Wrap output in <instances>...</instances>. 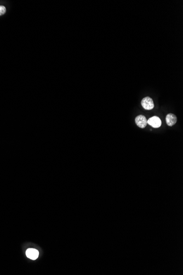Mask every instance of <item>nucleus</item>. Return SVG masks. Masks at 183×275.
Instances as JSON below:
<instances>
[{"label":"nucleus","instance_id":"7ed1b4c3","mask_svg":"<svg viewBox=\"0 0 183 275\" xmlns=\"http://www.w3.org/2000/svg\"><path fill=\"white\" fill-rule=\"evenodd\" d=\"M147 124L154 128H158L161 125V120L160 117H152L149 119L147 120Z\"/></svg>","mask_w":183,"mask_h":275},{"label":"nucleus","instance_id":"f257e3e1","mask_svg":"<svg viewBox=\"0 0 183 275\" xmlns=\"http://www.w3.org/2000/svg\"><path fill=\"white\" fill-rule=\"evenodd\" d=\"M141 104L142 107L146 110H151L154 107V103L152 99L149 97L144 98L142 101Z\"/></svg>","mask_w":183,"mask_h":275},{"label":"nucleus","instance_id":"20e7f679","mask_svg":"<svg viewBox=\"0 0 183 275\" xmlns=\"http://www.w3.org/2000/svg\"><path fill=\"white\" fill-rule=\"evenodd\" d=\"M166 121L168 125L172 126L175 125L177 122V117L173 114H168L166 117Z\"/></svg>","mask_w":183,"mask_h":275},{"label":"nucleus","instance_id":"423d86ee","mask_svg":"<svg viewBox=\"0 0 183 275\" xmlns=\"http://www.w3.org/2000/svg\"><path fill=\"white\" fill-rule=\"evenodd\" d=\"M6 12V8L4 6H0V16H2Z\"/></svg>","mask_w":183,"mask_h":275},{"label":"nucleus","instance_id":"39448f33","mask_svg":"<svg viewBox=\"0 0 183 275\" xmlns=\"http://www.w3.org/2000/svg\"><path fill=\"white\" fill-rule=\"evenodd\" d=\"M38 251L35 249H28L26 251V255L28 258L32 260H35L38 258Z\"/></svg>","mask_w":183,"mask_h":275},{"label":"nucleus","instance_id":"f03ea898","mask_svg":"<svg viewBox=\"0 0 183 275\" xmlns=\"http://www.w3.org/2000/svg\"><path fill=\"white\" fill-rule=\"evenodd\" d=\"M135 122L136 125L142 129L145 128L147 124V118L142 115H139L135 117Z\"/></svg>","mask_w":183,"mask_h":275}]
</instances>
